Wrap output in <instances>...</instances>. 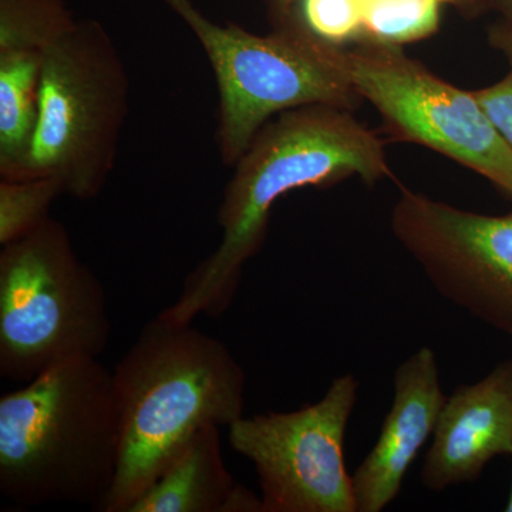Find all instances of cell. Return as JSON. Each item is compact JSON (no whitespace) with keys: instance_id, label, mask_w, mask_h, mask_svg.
Masks as SVG:
<instances>
[{"instance_id":"cell-16","label":"cell","mask_w":512,"mask_h":512,"mask_svg":"<svg viewBox=\"0 0 512 512\" xmlns=\"http://www.w3.org/2000/svg\"><path fill=\"white\" fill-rule=\"evenodd\" d=\"M62 194V187L50 178L0 181V245L12 244L40 227Z\"/></svg>"},{"instance_id":"cell-10","label":"cell","mask_w":512,"mask_h":512,"mask_svg":"<svg viewBox=\"0 0 512 512\" xmlns=\"http://www.w3.org/2000/svg\"><path fill=\"white\" fill-rule=\"evenodd\" d=\"M421 468L430 491L471 483L497 456H512V357L484 379L463 384L441 409Z\"/></svg>"},{"instance_id":"cell-14","label":"cell","mask_w":512,"mask_h":512,"mask_svg":"<svg viewBox=\"0 0 512 512\" xmlns=\"http://www.w3.org/2000/svg\"><path fill=\"white\" fill-rule=\"evenodd\" d=\"M77 20L64 0H0V52H45Z\"/></svg>"},{"instance_id":"cell-12","label":"cell","mask_w":512,"mask_h":512,"mask_svg":"<svg viewBox=\"0 0 512 512\" xmlns=\"http://www.w3.org/2000/svg\"><path fill=\"white\" fill-rule=\"evenodd\" d=\"M220 429L197 431L128 512H224L237 484L225 466Z\"/></svg>"},{"instance_id":"cell-23","label":"cell","mask_w":512,"mask_h":512,"mask_svg":"<svg viewBox=\"0 0 512 512\" xmlns=\"http://www.w3.org/2000/svg\"><path fill=\"white\" fill-rule=\"evenodd\" d=\"M488 9L500 13L501 18L512 19V0H487Z\"/></svg>"},{"instance_id":"cell-9","label":"cell","mask_w":512,"mask_h":512,"mask_svg":"<svg viewBox=\"0 0 512 512\" xmlns=\"http://www.w3.org/2000/svg\"><path fill=\"white\" fill-rule=\"evenodd\" d=\"M390 228L443 298L512 338V212L477 214L403 187Z\"/></svg>"},{"instance_id":"cell-18","label":"cell","mask_w":512,"mask_h":512,"mask_svg":"<svg viewBox=\"0 0 512 512\" xmlns=\"http://www.w3.org/2000/svg\"><path fill=\"white\" fill-rule=\"evenodd\" d=\"M473 93L512 150V72L493 86Z\"/></svg>"},{"instance_id":"cell-22","label":"cell","mask_w":512,"mask_h":512,"mask_svg":"<svg viewBox=\"0 0 512 512\" xmlns=\"http://www.w3.org/2000/svg\"><path fill=\"white\" fill-rule=\"evenodd\" d=\"M298 0H271V13L274 22L288 18L295 12V3Z\"/></svg>"},{"instance_id":"cell-4","label":"cell","mask_w":512,"mask_h":512,"mask_svg":"<svg viewBox=\"0 0 512 512\" xmlns=\"http://www.w3.org/2000/svg\"><path fill=\"white\" fill-rule=\"evenodd\" d=\"M204 47L220 96L218 147L234 167L269 120L299 107L352 111L362 97L350 76L348 49L313 35L299 16L276 23L271 35L208 19L191 0H163Z\"/></svg>"},{"instance_id":"cell-20","label":"cell","mask_w":512,"mask_h":512,"mask_svg":"<svg viewBox=\"0 0 512 512\" xmlns=\"http://www.w3.org/2000/svg\"><path fill=\"white\" fill-rule=\"evenodd\" d=\"M224 512H262V500L248 488L237 484L229 495Z\"/></svg>"},{"instance_id":"cell-5","label":"cell","mask_w":512,"mask_h":512,"mask_svg":"<svg viewBox=\"0 0 512 512\" xmlns=\"http://www.w3.org/2000/svg\"><path fill=\"white\" fill-rule=\"evenodd\" d=\"M130 84L119 49L97 20H77L42 53L39 119L15 180L50 178L89 201L106 187L128 113Z\"/></svg>"},{"instance_id":"cell-24","label":"cell","mask_w":512,"mask_h":512,"mask_svg":"<svg viewBox=\"0 0 512 512\" xmlns=\"http://www.w3.org/2000/svg\"><path fill=\"white\" fill-rule=\"evenodd\" d=\"M505 511L512 512V487H511V493H510V500H508L507 508H505Z\"/></svg>"},{"instance_id":"cell-8","label":"cell","mask_w":512,"mask_h":512,"mask_svg":"<svg viewBox=\"0 0 512 512\" xmlns=\"http://www.w3.org/2000/svg\"><path fill=\"white\" fill-rule=\"evenodd\" d=\"M357 389L355 376H339L318 403L228 427L229 446L258 474L262 512H357L343 456Z\"/></svg>"},{"instance_id":"cell-7","label":"cell","mask_w":512,"mask_h":512,"mask_svg":"<svg viewBox=\"0 0 512 512\" xmlns=\"http://www.w3.org/2000/svg\"><path fill=\"white\" fill-rule=\"evenodd\" d=\"M348 59L357 93L392 136L464 165L512 201V150L473 92L444 82L400 46L363 39Z\"/></svg>"},{"instance_id":"cell-19","label":"cell","mask_w":512,"mask_h":512,"mask_svg":"<svg viewBox=\"0 0 512 512\" xmlns=\"http://www.w3.org/2000/svg\"><path fill=\"white\" fill-rule=\"evenodd\" d=\"M487 37L488 43L510 64L512 72V19L497 20L488 29Z\"/></svg>"},{"instance_id":"cell-15","label":"cell","mask_w":512,"mask_h":512,"mask_svg":"<svg viewBox=\"0 0 512 512\" xmlns=\"http://www.w3.org/2000/svg\"><path fill=\"white\" fill-rule=\"evenodd\" d=\"M365 39L387 45L427 39L439 30L441 0H363ZM363 40V39H362Z\"/></svg>"},{"instance_id":"cell-6","label":"cell","mask_w":512,"mask_h":512,"mask_svg":"<svg viewBox=\"0 0 512 512\" xmlns=\"http://www.w3.org/2000/svg\"><path fill=\"white\" fill-rule=\"evenodd\" d=\"M111 338L106 292L62 222L47 218L0 252V376L29 383L60 363L99 357Z\"/></svg>"},{"instance_id":"cell-3","label":"cell","mask_w":512,"mask_h":512,"mask_svg":"<svg viewBox=\"0 0 512 512\" xmlns=\"http://www.w3.org/2000/svg\"><path fill=\"white\" fill-rule=\"evenodd\" d=\"M113 372L99 357L60 363L0 399V493L36 507L99 511L120 460Z\"/></svg>"},{"instance_id":"cell-17","label":"cell","mask_w":512,"mask_h":512,"mask_svg":"<svg viewBox=\"0 0 512 512\" xmlns=\"http://www.w3.org/2000/svg\"><path fill=\"white\" fill-rule=\"evenodd\" d=\"M299 19L313 35L333 45L365 39L363 0H302Z\"/></svg>"},{"instance_id":"cell-13","label":"cell","mask_w":512,"mask_h":512,"mask_svg":"<svg viewBox=\"0 0 512 512\" xmlns=\"http://www.w3.org/2000/svg\"><path fill=\"white\" fill-rule=\"evenodd\" d=\"M42 53L0 52V180H15L28 160L37 119Z\"/></svg>"},{"instance_id":"cell-1","label":"cell","mask_w":512,"mask_h":512,"mask_svg":"<svg viewBox=\"0 0 512 512\" xmlns=\"http://www.w3.org/2000/svg\"><path fill=\"white\" fill-rule=\"evenodd\" d=\"M352 177L375 185L392 170L382 138L349 110L315 104L269 120L234 165L222 195L220 245L187 276L161 318L191 325L200 315L221 316L234 301L245 264L264 245L275 202L299 188Z\"/></svg>"},{"instance_id":"cell-21","label":"cell","mask_w":512,"mask_h":512,"mask_svg":"<svg viewBox=\"0 0 512 512\" xmlns=\"http://www.w3.org/2000/svg\"><path fill=\"white\" fill-rule=\"evenodd\" d=\"M441 3L454 6L466 18H477L490 10L487 0H441Z\"/></svg>"},{"instance_id":"cell-11","label":"cell","mask_w":512,"mask_h":512,"mask_svg":"<svg viewBox=\"0 0 512 512\" xmlns=\"http://www.w3.org/2000/svg\"><path fill=\"white\" fill-rule=\"evenodd\" d=\"M393 384L392 409L375 447L352 476L357 512H380L396 500L447 399L430 348H421L404 360L394 372Z\"/></svg>"},{"instance_id":"cell-2","label":"cell","mask_w":512,"mask_h":512,"mask_svg":"<svg viewBox=\"0 0 512 512\" xmlns=\"http://www.w3.org/2000/svg\"><path fill=\"white\" fill-rule=\"evenodd\" d=\"M120 460L100 512H128L197 431L244 416L247 375L220 339L150 320L113 372Z\"/></svg>"}]
</instances>
